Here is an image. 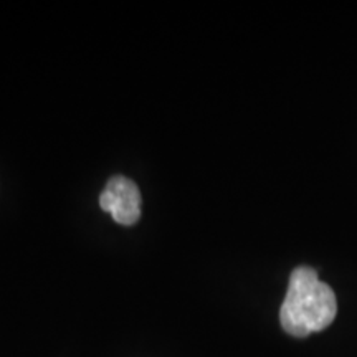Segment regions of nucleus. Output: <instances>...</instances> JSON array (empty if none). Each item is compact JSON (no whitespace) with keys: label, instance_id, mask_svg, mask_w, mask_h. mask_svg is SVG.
<instances>
[{"label":"nucleus","instance_id":"1","mask_svg":"<svg viewBox=\"0 0 357 357\" xmlns=\"http://www.w3.org/2000/svg\"><path fill=\"white\" fill-rule=\"evenodd\" d=\"M336 312V294L329 284L319 281L316 270L310 266L294 268L280 310L284 331L294 337H306L331 326Z\"/></svg>","mask_w":357,"mask_h":357},{"label":"nucleus","instance_id":"2","mask_svg":"<svg viewBox=\"0 0 357 357\" xmlns=\"http://www.w3.org/2000/svg\"><path fill=\"white\" fill-rule=\"evenodd\" d=\"M100 205L105 212L121 225H132L141 217V194L131 178L111 177L100 195Z\"/></svg>","mask_w":357,"mask_h":357}]
</instances>
